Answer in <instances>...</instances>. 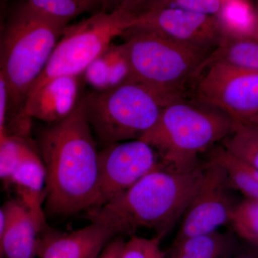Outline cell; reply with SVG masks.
I'll return each instance as SVG.
<instances>
[{
    "mask_svg": "<svg viewBox=\"0 0 258 258\" xmlns=\"http://www.w3.org/2000/svg\"><path fill=\"white\" fill-rule=\"evenodd\" d=\"M83 96L67 118L49 125L39 138L46 171V207L55 215L88 211L98 193V151Z\"/></svg>",
    "mask_w": 258,
    "mask_h": 258,
    "instance_id": "1",
    "label": "cell"
},
{
    "mask_svg": "<svg viewBox=\"0 0 258 258\" xmlns=\"http://www.w3.org/2000/svg\"><path fill=\"white\" fill-rule=\"evenodd\" d=\"M234 156L258 169V134L246 122H237L232 133L221 143Z\"/></svg>",
    "mask_w": 258,
    "mask_h": 258,
    "instance_id": "21",
    "label": "cell"
},
{
    "mask_svg": "<svg viewBox=\"0 0 258 258\" xmlns=\"http://www.w3.org/2000/svg\"><path fill=\"white\" fill-rule=\"evenodd\" d=\"M225 172L215 161L204 164L201 184L183 215L174 242L217 231L230 223L235 205Z\"/></svg>",
    "mask_w": 258,
    "mask_h": 258,
    "instance_id": "10",
    "label": "cell"
},
{
    "mask_svg": "<svg viewBox=\"0 0 258 258\" xmlns=\"http://www.w3.org/2000/svg\"><path fill=\"white\" fill-rule=\"evenodd\" d=\"M195 98L235 121H249L258 115V72L212 64L199 80Z\"/></svg>",
    "mask_w": 258,
    "mask_h": 258,
    "instance_id": "8",
    "label": "cell"
},
{
    "mask_svg": "<svg viewBox=\"0 0 258 258\" xmlns=\"http://www.w3.org/2000/svg\"><path fill=\"white\" fill-rule=\"evenodd\" d=\"M5 226V213L3 207L0 206V258L3 257V249H2V241H3V233H4Z\"/></svg>",
    "mask_w": 258,
    "mask_h": 258,
    "instance_id": "29",
    "label": "cell"
},
{
    "mask_svg": "<svg viewBox=\"0 0 258 258\" xmlns=\"http://www.w3.org/2000/svg\"><path fill=\"white\" fill-rule=\"evenodd\" d=\"M249 123H254V124H258V115L254 116V118H251L250 120H249Z\"/></svg>",
    "mask_w": 258,
    "mask_h": 258,
    "instance_id": "32",
    "label": "cell"
},
{
    "mask_svg": "<svg viewBox=\"0 0 258 258\" xmlns=\"http://www.w3.org/2000/svg\"><path fill=\"white\" fill-rule=\"evenodd\" d=\"M215 63L258 72V40L252 36H224L200 66L197 77Z\"/></svg>",
    "mask_w": 258,
    "mask_h": 258,
    "instance_id": "18",
    "label": "cell"
},
{
    "mask_svg": "<svg viewBox=\"0 0 258 258\" xmlns=\"http://www.w3.org/2000/svg\"><path fill=\"white\" fill-rule=\"evenodd\" d=\"M162 237L133 235L125 242L120 258H166L161 247Z\"/></svg>",
    "mask_w": 258,
    "mask_h": 258,
    "instance_id": "25",
    "label": "cell"
},
{
    "mask_svg": "<svg viewBox=\"0 0 258 258\" xmlns=\"http://www.w3.org/2000/svg\"><path fill=\"white\" fill-rule=\"evenodd\" d=\"M98 257H94V258H98Z\"/></svg>",
    "mask_w": 258,
    "mask_h": 258,
    "instance_id": "33",
    "label": "cell"
},
{
    "mask_svg": "<svg viewBox=\"0 0 258 258\" xmlns=\"http://www.w3.org/2000/svg\"><path fill=\"white\" fill-rule=\"evenodd\" d=\"M226 2L225 0H159L145 3L149 8H171L217 17L223 10Z\"/></svg>",
    "mask_w": 258,
    "mask_h": 258,
    "instance_id": "24",
    "label": "cell"
},
{
    "mask_svg": "<svg viewBox=\"0 0 258 258\" xmlns=\"http://www.w3.org/2000/svg\"><path fill=\"white\" fill-rule=\"evenodd\" d=\"M252 37L258 40V8H255V21H254V25L253 29V33Z\"/></svg>",
    "mask_w": 258,
    "mask_h": 258,
    "instance_id": "30",
    "label": "cell"
},
{
    "mask_svg": "<svg viewBox=\"0 0 258 258\" xmlns=\"http://www.w3.org/2000/svg\"><path fill=\"white\" fill-rule=\"evenodd\" d=\"M92 91H104L133 79L124 43L110 45L82 74Z\"/></svg>",
    "mask_w": 258,
    "mask_h": 258,
    "instance_id": "16",
    "label": "cell"
},
{
    "mask_svg": "<svg viewBox=\"0 0 258 258\" xmlns=\"http://www.w3.org/2000/svg\"><path fill=\"white\" fill-rule=\"evenodd\" d=\"M237 243L232 234L217 230L174 242L166 258H229Z\"/></svg>",
    "mask_w": 258,
    "mask_h": 258,
    "instance_id": "19",
    "label": "cell"
},
{
    "mask_svg": "<svg viewBox=\"0 0 258 258\" xmlns=\"http://www.w3.org/2000/svg\"><path fill=\"white\" fill-rule=\"evenodd\" d=\"M109 3L96 0H28L18 13L68 27L74 19L85 13H99Z\"/></svg>",
    "mask_w": 258,
    "mask_h": 258,
    "instance_id": "17",
    "label": "cell"
},
{
    "mask_svg": "<svg viewBox=\"0 0 258 258\" xmlns=\"http://www.w3.org/2000/svg\"><path fill=\"white\" fill-rule=\"evenodd\" d=\"M203 172L201 164L184 171L159 166L103 206L88 210L86 218L114 237L149 230L163 238L184 215Z\"/></svg>",
    "mask_w": 258,
    "mask_h": 258,
    "instance_id": "2",
    "label": "cell"
},
{
    "mask_svg": "<svg viewBox=\"0 0 258 258\" xmlns=\"http://www.w3.org/2000/svg\"><path fill=\"white\" fill-rule=\"evenodd\" d=\"M184 93L162 91L132 80L83 96L85 113L98 139L107 146L139 140L157 123L169 103Z\"/></svg>",
    "mask_w": 258,
    "mask_h": 258,
    "instance_id": "5",
    "label": "cell"
},
{
    "mask_svg": "<svg viewBox=\"0 0 258 258\" xmlns=\"http://www.w3.org/2000/svg\"><path fill=\"white\" fill-rule=\"evenodd\" d=\"M5 226L2 241L4 258H35L38 249V234L42 227L18 200L3 206Z\"/></svg>",
    "mask_w": 258,
    "mask_h": 258,
    "instance_id": "14",
    "label": "cell"
},
{
    "mask_svg": "<svg viewBox=\"0 0 258 258\" xmlns=\"http://www.w3.org/2000/svg\"><path fill=\"white\" fill-rule=\"evenodd\" d=\"M210 159L223 169L231 189L240 191L245 199L258 201V169L219 145L212 149Z\"/></svg>",
    "mask_w": 258,
    "mask_h": 258,
    "instance_id": "20",
    "label": "cell"
},
{
    "mask_svg": "<svg viewBox=\"0 0 258 258\" xmlns=\"http://www.w3.org/2000/svg\"><path fill=\"white\" fill-rule=\"evenodd\" d=\"M125 241L114 237L105 246L98 258H120Z\"/></svg>",
    "mask_w": 258,
    "mask_h": 258,
    "instance_id": "28",
    "label": "cell"
},
{
    "mask_svg": "<svg viewBox=\"0 0 258 258\" xmlns=\"http://www.w3.org/2000/svg\"><path fill=\"white\" fill-rule=\"evenodd\" d=\"M113 238L106 228L91 223L69 233L51 234L39 240L37 254L40 258H94Z\"/></svg>",
    "mask_w": 258,
    "mask_h": 258,
    "instance_id": "13",
    "label": "cell"
},
{
    "mask_svg": "<svg viewBox=\"0 0 258 258\" xmlns=\"http://www.w3.org/2000/svg\"><path fill=\"white\" fill-rule=\"evenodd\" d=\"M132 29L156 32L183 45L210 52L218 46L224 37L216 17L171 8H149L145 2Z\"/></svg>",
    "mask_w": 258,
    "mask_h": 258,
    "instance_id": "11",
    "label": "cell"
},
{
    "mask_svg": "<svg viewBox=\"0 0 258 258\" xmlns=\"http://www.w3.org/2000/svg\"><path fill=\"white\" fill-rule=\"evenodd\" d=\"M84 85L82 76L51 80L27 98L23 111L25 122L30 125L31 118H35L53 124L67 118L84 96Z\"/></svg>",
    "mask_w": 258,
    "mask_h": 258,
    "instance_id": "12",
    "label": "cell"
},
{
    "mask_svg": "<svg viewBox=\"0 0 258 258\" xmlns=\"http://www.w3.org/2000/svg\"><path fill=\"white\" fill-rule=\"evenodd\" d=\"M230 224L241 240L258 246V201L245 199L235 205Z\"/></svg>",
    "mask_w": 258,
    "mask_h": 258,
    "instance_id": "22",
    "label": "cell"
},
{
    "mask_svg": "<svg viewBox=\"0 0 258 258\" xmlns=\"http://www.w3.org/2000/svg\"><path fill=\"white\" fill-rule=\"evenodd\" d=\"M246 123H248L249 126L252 128V130H253L256 134H258V124H254V123H249V122H246Z\"/></svg>",
    "mask_w": 258,
    "mask_h": 258,
    "instance_id": "31",
    "label": "cell"
},
{
    "mask_svg": "<svg viewBox=\"0 0 258 258\" xmlns=\"http://www.w3.org/2000/svg\"><path fill=\"white\" fill-rule=\"evenodd\" d=\"M162 165L157 152L143 141L107 146L98 152V193L92 209L103 206Z\"/></svg>",
    "mask_w": 258,
    "mask_h": 258,
    "instance_id": "9",
    "label": "cell"
},
{
    "mask_svg": "<svg viewBox=\"0 0 258 258\" xmlns=\"http://www.w3.org/2000/svg\"><path fill=\"white\" fill-rule=\"evenodd\" d=\"M124 35L133 79L162 91L184 93V83L211 53L147 30L131 29Z\"/></svg>",
    "mask_w": 258,
    "mask_h": 258,
    "instance_id": "7",
    "label": "cell"
},
{
    "mask_svg": "<svg viewBox=\"0 0 258 258\" xmlns=\"http://www.w3.org/2000/svg\"><path fill=\"white\" fill-rule=\"evenodd\" d=\"M7 181L16 189L19 201L43 227L45 220L42 205L46 198V171L35 149L22 161Z\"/></svg>",
    "mask_w": 258,
    "mask_h": 258,
    "instance_id": "15",
    "label": "cell"
},
{
    "mask_svg": "<svg viewBox=\"0 0 258 258\" xmlns=\"http://www.w3.org/2000/svg\"><path fill=\"white\" fill-rule=\"evenodd\" d=\"M229 258H258V246L242 240L238 242Z\"/></svg>",
    "mask_w": 258,
    "mask_h": 258,
    "instance_id": "27",
    "label": "cell"
},
{
    "mask_svg": "<svg viewBox=\"0 0 258 258\" xmlns=\"http://www.w3.org/2000/svg\"><path fill=\"white\" fill-rule=\"evenodd\" d=\"M66 28L18 12L3 28L0 63L8 93L6 125L8 122L16 129L14 135L28 134L25 102Z\"/></svg>",
    "mask_w": 258,
    "mask_h": 258,
    "instance_id": "4",
    "label": "cell"
},
{
    "mask_svg": "<svg viewBox=\"0 0 258 258\" xmlns=\"http://www.w3.org/2000/svg\"><path fill=\"white\" fill-rule=\"evenodd\" d=\"M237 123L215 107L181 98L169 103L155 125L139 140L157 152L164 167L189 171L200 165V154L222 143Z\"/></svg>",
    "mask_w": 258,
    "mask_h": 258,
    "instance_id": "3",
    "label": "cell"
},
{
    "mask_svg": "<svg viewBox=\"0 0 258 258\" xmlns=\"http://www.w3.org/2000/svg\"><path fill=\"white\" fill-rule=\"evenodd\" d=\"M4 25L0 21V43H1L2 33ZM8 93L6 82L1 63H0V140L8 136L6 131L7 113H8Z\"/></svg>",
    "mask_w": 258,
    "mask_h": 258,
    "instance_id": "26",
    "label": "cell"
},
{
    "mask_svg": "<svg viewBox=\"0 0 258 258\" xmlns=\"http://www.w3.org/2000/svg\"><path fill=\"white\" fill-rule=\"evenodd\" d=\"M34 148L25 137L8 135L0 140V179L8 180Z\"/></svg>",
    "mask_w": 258,
    "mask_h": 258,
    "instance_id": "23",
    "label": "cell"
},
{
    "mask_svg": "<svg viewBox=\"0 0 258 258\" xmlns=\"http://www.w3.org/2000/svg\"><path fill=\"white\" fill-rule=\"evenodd\" d=\"M142 4L140 1L121 2L113 9L103 10L69 25L28 96L56 78L82 76L115 37L125 35L136 26Z\"/></svg>",
    "mask_w": 258,
    "mask_h": 258,
    "instance_id": "6",
    "label": "cell"
}]
</instances>
